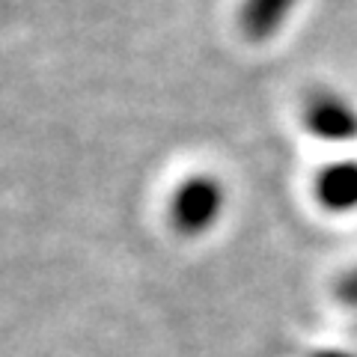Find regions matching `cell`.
<instances>
[{
    "label": "cell",
    "instance_id": "obj_1",
    "mask_svg": "<svg viewBox=\"0 0 357 357\" xmlns=\"http://www.w3.org/2000/svg\"><path fill=\"white\" fill-rule=\"evenodd\" d=\"M227 211V185L211 173H194L176 185L170 197V223L188 238L206 236Z\"/></svg>",
    "mask_w": 357,
    "mask_h": 357
},
{
    "label": "cell",
    "instance_id": "obj_2",
    "mask_svg": "<svg viewBox=\"0 0 357 357\" xmlns=\"http://www.w3.org/2000/svg\"><path fill=\"white\" fill-rule=\"evenodd\" d=\"M304 126L310 134L331 143H345L357 137V107L340 93L319 89L304 105Z\"/></svg>",
    "mask_w": 357,
    "mask_h": 357
},
{
    "label": "cell",
    "instance_id": "obj_3",
    "mask_svg": "<svg viewBox=\"0 0 357 357\" xmlns=\"http://www.w3.org/2000/svg\"><path fill=\"white\" fill-rule=\"evenodd\" d=\"M316 199L333 215L357 211V158L328 164L316 176Z\"/></svg>",
    "mask_w": 357,
    "mask_h": 357
},
{
    "label": "cell",
    "instance_id": "obj_4",
    "mask_svg": "<svg viewBox=\"0 0 357 357\" xmlns=\"http://www.w3.org/2000/svg\"><path fill=\"white\" fill-rule=\"evenodd\" d=\"M298 3L301 0H241L238 24L244 36L253 42L274 39L289 24V18L295 15Z\"/></svg>",
    "mask_w": 357,
    "mask_h": 357
}]
</instances>
